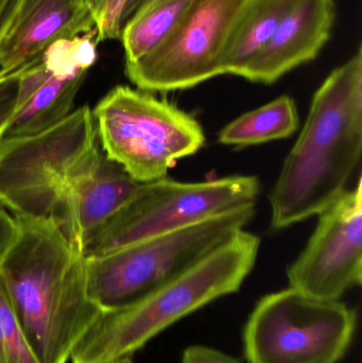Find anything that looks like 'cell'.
<instances>
[{
  "mask_svg": "<svg viewBox=\"0 0 362 363\" xmlns=\"http://www.w3.org/2000/svg\"><path fill=\"white\" fill-rule=\"evenodd\" d=\"M0 277L40 363H67L103 311L87 291L85 255L51 218L14 217Z\"/></svg>",
  "mask_w": 362,
  "mask_h": 363,
  "instance_id": "6da1fadb",
  "label": "cell"
},
{
  "mask_svg": "<svg viewBox=\"0 0 362 363\" xmlns=\"http://www.w3.org/2000/svg\"><path fill=\"white\" fill-rule=\"evenodd\" d=\"M362 48L334 69L312 98L295 146L270 192L272 228L320 215L346 191L361 160Z\"/></svg>",
  "mask_w": 362,
  "mask_h": 363,
  "instance_id": "7a4b0ae2",
  "label": "cell"
},
{
  "mask_svg": "<svg viewBox=\"0 0 362 363\" xmlns=\"http://www.w3.org/2000/svg\"><path fill=\"white\" fill-rule=\"evenodd\" d=\"M261 239L244 230L134 304L102 313L74 347L72 363H110L208 303L238 291L259 255Z\"/></svg>",
  "mask_w": 362,
  "mask_h": 363,
  "instance_id": "3957f363",
  "label": "cell"
},
{
  "mask_svg": "<svg viewBox=\"0 0 362 363\" xmlns=\"http://www.w3.org/2000/svg\"><path fill=\"white\" fill-rule=\"evenodd\" d=\"M102 152L93 111H72L45 131L0 140V207L13 217L57 221Z\"/></svg>",
  "mask_w": 362,
  "mask_h": 363,
  "instance_id": "277c9868",
  "label": "cell"
},
{
  "mask_svg": "<svg viewBox=\"0 0 362 363\" xmlns=\"http://www.w3.org/2000/svg\"><path fill=\"white\" fill-rule=\"evenodd\" d=\"M255 205L115 251L85 257L89 298L103 313L142 300L205 257L253 219Z\"/></svg>",
  "mask_w": 362,
  "mask_h": 363,
  "instance_id": "5b68a950",
  "label": "cell"
},
{
  "mask_svg": "<svg viewBox=\"0 0 362 363\" xmlns=\"http://www.w3.org/2000/svg\"><path fill=\"white\" fill-rule=\"evenodd\" d=\"M104 155L138 183L167 178L179 160L205 143L201 125L166 100L142 89L118 85L93 111Z\"/></svg>",
  "mask_w": 362,
  "mask_h": 363,
  "instance_id": "8992f818",
  "label": "cell"
},
{
  "mask_svg": "<svg viewBox=\"0 0 362 363\" xmlns=\"http://www.w3.org/2000/svg\"><path fill=\"white\" fill-rule=\"evenodd\" d=\"M259 191V179L251 176L193 183L164 178L140 183L129 200L91 237L84 250L85 257L102 255L255 205Z\"/></svg>",
  "mask_w": 362,
  "mask_h": 363,
  "instance_id": "52a82bcc",
  "label": "cell"
},
{
  "mask_svg": "<svg viewBox=\"0 0 362 363\" xmlns=\"http://www.w3.org/2000/svg\"><path fill=\"white\" fill-rule=\"evenodd\" d=\"M356 328V313L339 301L288 288L264 296L244 328L250 363H337Z\"/></svg>",
  "mask_w": 362,
  "mask_h": 363,
  "instance_id": "ba28073f",
  "label": "cell"
},
{
  "mask_svg": "<svg viewBox=\"0 0 362 363\" xmlns=\"http://www.w3.org/2000/svg\"><path fill=\"white\" fill-rule=\"evenodd\" d=\"M247 0H191L169 38L154 52L125 65L132 83L148 93L191 89L225 74L232 33Z\"/></svg>",
  "mask_w": 362,
  "mask_h": 363,
  "instance_id": "9c48e42d",
  "label": "cell"
},
{
  "mask_svg": "<svg viewBox=\"0 0 362 363\" xmlns=\"http://www.w3.org/2000/svg\"><path fill=\"white\" fill-rule=\"evenodd\" d=\"M293 289L338 301L362 281V181L319 215L301 255L287 270Z\"/></svg>",
  "mask_w": 362,
  "mask_h": 363,
  "instance_id": "30bf717a",
  "label": "cell"
},
{
  "mask_svg": "<svg viewBox=\"0 0 362 363\" xmlns=\"http://www.w3.org/2000/svg\"><path fill=\"white\" fill-rule=\"evenodd\" d=\"M93 29L85 0H16L0 30V74L38 61L55 40Z\"/></svg>",
  "mask_w": 362,
  "mask_h": 363,
  "instance_id": "8fae6325",
  "label": "cell"
},
{
  "mask_svg": "<svg viewBox=\"0 0 362 363\" xmlns=\"http://www.w3.org/2000/svg\"><path fill=\"white\" fill-rule=\"evenodd\" d=\"M335 0H298L273 38L242 74L251 82L272 84L318 57L333 33Z\"/></svg>",
  "mask_w": 362,
  "mask_h": 363,
  "instance_id": "7c38bea8",
  "label": "cell"
},
{
  "mask_svg": "<svg viewBox=\"0 0 362 363\" xmlns=\"http://www.w3.org/2000/svg\"><path fill=\"white\" fill-rule=\"evenodd\" d=\"M140 184L103 153L96 169L72 194L57 223L84 254L91 237L129 200Z\"/></svg>",
  "mask_w": 362,
  "mask_h": 363,
  "instance_id": "4fadbf2b",
  "label": "cell"
},
{
  "mask_svg": "<svg viewBox=\"0 0 362 363\" xmlns=\"http://www.w3.org/2000/svg\"><path fill=\"white\" fill-rule=\"evenodd\" d=\"M298 0H247L227 47L225 74L240 77L273 38Z\"/></svg>",
  "mask_w": 362,
  "mask_h": 363,
  "instance_id": "5bb4252c",
  "label": "cell"
},
{
  "mask_svg": "<svg viewBox=\"0 0 362 363\" xmlns=\"http://www.w3.org/2000/svg\"><path fill=\"white\" fill-rule=\"evenodd\" d=\"M85 77L57 79L51 76L36 93L13 113L4 138L45 131L72 112L77 94Z\"/></svg>",
  "mask_w": 362,
  "mask_h": 363,
  "instance_id": "9a60e30c",
  "label": "cell"
},
{
  "mask_svg": "<svg viewBox=\"0 0 362 363\" xmlns=\"http://www.w3.org/2000/svg\"><path fill=\"white\" fill-rule=\"evenodd\" d=\"M299 123L295 100L289 96H281L225 125L219 133L218 140L227 146L264 144L289 138L297 131Z\"/></svg>",
  "mask_w": 362,
  "mask_h": 363,
  "instance_id": "2e32d148",
  "label": "cell"
},
{
  "mask_svg": "<svg viewBox=\"0 0 362 363\" xmlns=\"http://www.w3.org/2000/svg\"><path fill=\"white\" fill-rule=\"evenodd\" d=\"M191 2V0H166L135 11L121 32L125 65L145 59L162 46Z\"/></svg>",
  "mask_w": 362,
  "mask_h": 363,
  "instance_id": "e0dca14e",
  "label": "cell"
},
{
  "mask_svg": "<svg viewBox=\"0 0 362 363\" xmlns=\"http://www.w3.org/2000/svg\"><path fill=\"white\" fill-rule=\"evenodd\" d=\"M97 45L96 29L74 38H61L45 49L40 63L55 78L86 76L89 68L97 61Z\"/></svg>",
  "mask_w": 362,
  "mask_h": 363,
  "instance_id": "ac0fdd59",
  "label": "cell"
},
{
  "mask_svg": "<svg viewBox=\"0 0 362 363\" xmlns=\"http://www.w3.org/2000/svg\"><path fill=\"white\" fill-rule=\"evenodd\" d=\"M0 363H40L32 351L0 277Z\"/></svg>",
  "mask_w": 362,
  "mask_h": 363,
  "instance_id": "d6986e66",
  "label": "cell"
},
{
  "mask_svg": "<svg viewBox=\"0 0 362 363\" xmlns=\"http://www.w3.org/2000/svg\"><path fill=\"white\" fill-rule=\"evenodd\" d=\"M85 2L95 23L98 44L120 40L123 27L135 10V0H85Z\"/></svg>",
  "mask_w": 362,
  "mask_h": 363,
  "instance_id": "ffe728a7",
  "label": "cell"
},
{
  "mask_svg": "<svg viewBox=\"0 0 362 363\" xmlns=\"http://www.w3.org/2000/svg\"><path fill=\"white\" fill-rule=\"evenodd\" d=\"M182 363H239L227 354L212 347L195 345L185 350Z\"/></svg>",
  "mask_w": 362,
  "mask_h": 363,
  "instance_id": "44dd1931",
  "label": "cell"
},
{
  "mask_svg": "<svg viewBox=\"0 0 362 363\" xmlns=\"http://www.w3.org/2000/svg\"><path fill=\"white\" fill-rule=\"evenodd\" d=\"M16 234L15 218L0 207V257L4 255Z\"/></svg>",
  "mask_w": 362,
  "mask_h": 363,
  "instance_id": "7402d4cb",
  "label": "cell"
},
{
  "mask_svg": "<svg viewBox=\"0 0 362 363\" xmlns=\"http://www.w3.org/2000/svg\"><path fill=\"white\" fill-rule=\"evenodd\" d=\"M16 0H0V30L4 21L8 18Z\"/></svg>",
  "mask_w": 362,
  "mask_h": 363,
  "instance_id": "603a6c76",
  "label": "cell"
},
{
  "mask_svg": "<svg viewBox=\"0 0 362 363\" xmlns=\"http://www.w3.org/2000/svg\"><path fill=\"white\" fill-rule=\"evenodd\" d=\"M163 1H166V0H142V1L140 2V6H138V8L136 9V11H137L138 9L146 8V6H153V4Z\"/></svg>",
  "mask_w": 362,
  "mask_h": 363,
  "instance_id": "cb8c5ba5",
  "label": "cell"
},
{
  "mask_svg": "<svg viewBox=\"0 0 362 363\" xmlns=\"http://www.w3.org/2000/svg\"><path fill=\"white\" fill-rule=\"evenodd\" d=\"M110 363H134L133 360L131 359L130 356H127V357H121L119 359L114 360V362Z\"/></svg>",
  "mask_w": 362,
  "mask_h": 363,
  "instance_id": "d4e9b609",
  "label": "cell"
},
{
  "mask_svg": "<svg viewBox=\"0 0 362 363\" xmlns=\"http://www.w3.org/2000/svg\"><path fill=\"white\" fill-rule=\"evenodd\" d=\"M10 74H8V76H2V74H0V83H1L2 81L6 80V79L8 78V77L10 76Z\"/></svg>",
  "mask_w": 362,
  "mask_h": 363,
  "instance_id": "484cf974",
  "label": "cell"
}]
</instances>
